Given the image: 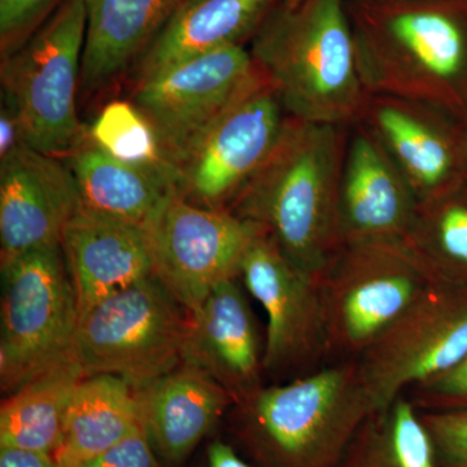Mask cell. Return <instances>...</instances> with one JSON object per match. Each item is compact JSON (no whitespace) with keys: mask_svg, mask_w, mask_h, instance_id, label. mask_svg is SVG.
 Instances as JSON below:
<instances>
[{"mask_svg":"<svg viewBox=\"0 0 467 467\" xmlns=\"http://www.w3.org/2000/svg\"><path fill=\"white\" fill-rule=\"evenodd\" d=\"M26 138L17 109L2 95L0 104V160L7 159L18 149L26 146Z\"/></svg>","mask_w":467,"mask_h":467,"instance_id":"obj_32","label":"cell"},{"mask_svg":"<svg viewBox=\"0 0 467 467\" xmlns=\"http://www.w3.org/2000/svg\"><path fill=\"white\" fill-rule=\"evenodd\" d=\"M0 467H60L52 454L45 451L0 445Z\"/></svg>","mask_w":467,"mask_h":467,"instance_id":"obj_34","label":"cell"},{"mask_svg":"<svg viewBox=\"0 0 467 467\" xmlns=\"http://www.w3.org/2000/svg\"><path fill=\"white\" fill-rule=\"evenodd\" d=\"M88 27L85 0H64L16 51L2 58V95L26 143L66 159L86 133L77 113Z\"/></svg>","mask_w":467,"mask_h":467,"instance_id":"obj_6","label":"cell"},{"mask_svg":"<svg viewBox=\"0 0 467 467\" xmlns=\"http://www.w3.org/2000/svg\"><path fill=\"white\" fill-rule=\"evenodd\" d=\"M85 91L109 88L138 60L181 0H85Z\"/></svg>","mask_w":467,"mask_h":467,"instance_id":"obj_21","label":"cell"},{"mask_svg":"<svg viewBox=\"0 0 467 467\" xmlns=\"http://www.w3.org/2000/svg\"><path fill=\"white\" fill-rule=\"evenodd\" d=\"M137 391L144 431L164 467H186L235 404L216 380L186 362Z\"/></svg>","mask_w":467,"mask_h":467,"instance_id":"obj_18","label":"cell"},{"mask_svg":"<svg viewBox=\"0 0 467 467\" xmlns=\"http://www.w3.org/2000/svg\"><path fill=\"white\" fill-rule=\"evenodd\" d=\"M140 427L142 417L134 386L110 374L86 376L73 393L55 460L60 467L81 465Z\"/></svg>","mask_w":467,"mask_h":467,"instance_id":"obj_23","label":"cell"},{"mask_svg":"<svg viewBox=\"0 0 467 467\" xmlns=\"http://www.w3.org/2000/svg\"><path fill=\"white\" fill-rule=\"evenodd\" d=\"M263 75L212 125L180 168V195L198 207L226 209L269 158L287 121Z\"/></svg>","mask_w":467,"mask_h":467,"instance_id":"obj_13","label":"cell"},{"mask_svg":"<svg viewBox=\"0 0 467 467\" xmlns=\"http://www.w3.org/2000/svg\"><path fill=\"white\" fill-rule=\"evenodd\" d=\"M144 232L153 275L193 313L214 287L239 278L243 254L257 227L226 209L198 207L173 193Z\"/></svg>","mask_w":467,"mask_h":467,"instance_id":"obj_12","label":"cell"},{"mask_svg":"<svg viewBox=\"0 0 467 467\" xmlns=\"http://www.w3.org/2000/svg\"><path fill=\"white\" fill-rule=\"evenodd\" d=\"M190 467H254L229 441L209 438Z\"/></svg>","mask_w":467,"mask_h":467,"instance_id":"obj_33","label":"cell"},{"mask_svg":"<svg viewBox=\"0 0 467 467\" xmlns=\"http://www.w3.org/2000/svg\"><path fill=\"white\" fill-rule=\"evenodd\" d=\"M85 377L69 356L5 395L0 407V445L54 456L73 393Z\"/></svg>","mask_w":467,"mask_h":467,"instance_id":"obj_24","label":"cell"},{"mask_svg":"<svg viewBox=\"0 0 467 467\" xmlns=\"http://www.w3.org/2000/svg\"><path fill=\"white\" fill-rule=\"evenodd\" d=\"M436 284L405 241L340 244L318 275L327 364L358 359Z\"/></svg>","mask_w":467,"mask_h":467,"instance_id":"obj_5","label":"cell"},{"mask_svg":"<svg viewBox=\"0 0 467 467\" xmlns=\"http://www.w3.org/2000/svg\"><path fill=\"white\" fill-rule=\"evenodd\" d=\"M66 162L78 187L81 208L146 230L173 193L167 175L125 164L91 140L88 130Z\"/></svg>","mask_w":467,"mask_h":467,"instance_id":"obj_22","label":"cell"},{"mask_svg":"<svg viewBox=\"0 0 467 467\" xmlns=\"http://www.w3.org/2000/svg\"><path fill=\"white\" fill-rule=\"evenodd\" d=\"M463 126H465V150H463L465 159H463V171H465V178L467 180V119L463 121Z\"/></svg>","mask_w":467,"mask_h":467,"instance_id":"obj_35","label":"cell"},{"mask_svg":"<svg viewBox=\"0 0 467 467\" xmlns=\"http://www.w3.org/2000/svg\"><path fill=\"white\" fill-rule=\"evenodd\" d=\"M64 0H0L2 58L16 51Z\"/></svg>","mask_w":467,"mask_h":467,"instance_id":"obj_29","label":"cell"},{"mask_svg":"<svg viewBox=\"0 0 467 467\" xmlns=\"http://www.w3.org/2000/svg\"><path fill=\"white\" fill-rule=\"evenodd\" d=\"M79 208L78 187L66 160L29 144L0 160V264L61 244Z\"/></svg>","mask_w":467,"mask_h":467,"instance_id":"obj_15","label":"cell"},{"mask_svg":"<svg viewBox=\"0 0 467 467\" xmlns=\"http://www.w3.org/2000/svg\"><path fill=\"white\" fill-rule=\"evenodd\" d=\"M76 467H164L150 447L143 426L109 451Z\"/></svg>","mask_w":467,"mask_h":467,"instance_id":"obj_31","label":"cell"},{"mask_svg":"<svg viewBox=\"0 0 467 467\" xmlns=\"http://www.w3.org/2000/svg\"><path fill=\"white\" fill-rule=\"evenodd\" d=\"M467 355V284L430 287L356 361L374 410Z\"/></svg>","mask_w":467,"mask_h":467,"instance_id":"obj_10","label":"cell"},{"mask_svg":"<svg viewBox=\"0 0 467 467\" xmlns=\"http://www.w3.org/2000/svg\"><path fill=\"white\" fill-rule=\"evenodd\" d=\"M451 117L420 101L368 94L358 124L382 147L422 202L465 178V126L459 130Z\"/></svg>","mask_w":467,"mask_h":467,"instance_id":"obj_14","label":"cell"},{"mask_svg":"<svg viewBox=\"0 0 467 467\" xmlns=\"http://www.w3.org/2000/svg\"><path fill=\"white\" fill-rule=\"evenodd\" d=\"M418 411L467 410V355L454 367L404 392Z\"/></svg>","mask_w":467,"mask_h":467,"instance_id":"obj_28","label":"cell"},{"mask_svg":"<svg viewBox=\"0 0 467 467\" xmlns=\"http://www.w3.org/2000/svg\"><path fill=\"white\" fill-rule=\"evenodd\" d=\"M239 279L267 316L265 376L292 380L327 365L318 276L292 263L257 227L243 254Z\"/></svg>","mask_w":467,"mask_h":467,"instance_id":"obj_11","label":"cell"},{"mask_svg":"<svg viewBox=\"0 0 467 467\" xmlns=\"http://www.w3.org/2000/svg\"><path fill=\"white\" fill-rule=\"evenodd\" d=\"M252 57L292 119L352 126L368 91L347 0L282 3L254 39Z\"/></svg>","mask_w":467,"mask_h":467,"instance_id":"obj_3","label":"cell"},{"mask_svg":"<svg viewBox=\"0 0 467 467\" xmlns=\"http://www.w3.org/2000/svg\"><path fill=\"white\" fill-rule=\"evenodd\" d=\"M356 359L264 386L234 404L230 442L254 467H337L373 413Z\"/></svg>","mask_w":467,"mask_h":467,"instance_id":"obj_2","label":"cell"},{"mask_svg":"<svg viewBox=\"0 0 467 467\" xmlns=\"http://www.w3.org/2000/svg\"><path fill=\"white\" fill-rule=\"evenodd\" d=\"M79 318L104 297L153 275L146 232L79 208L61 241Z\"/></svg>","mask_w":467,"mask_h":467,"instance_id":"obj_19","label":"cell"},{"mask_svg":"<svg viewBox=\"0 0 467 467\" xmlns=\"http://www.w3.org/2000/svg\"><path fill=\"white\" fill-rule=\"evenodd\" d=\"M349 130L288 117L275 150L229 207L315 276L339 247L337 195Z\"/></svg>","mask_w":467,"mask_h":467,"instance_id":"obj_1","label":"cell"},{"mask_svg":"<svg viewBox=\"0 0 467 467\" xmlns=\"http://www.w3.org/2000/svg\"><path fill=\"white\" fill-rule=\"evenodd\" d=\"M438 467H467V410L420 411Z\"/></svg>","mask_w":467,"mask_h":467,"instance_id":"obj_30","label":"cell"},{"mask_svg":"<svg viewBox=\"0 0 467 467\" xmlns=\"http://www.w3.org/2000/svg\"><path fill=\"white\" fill-rule=\"evenodd\" d=\"M238 281L218 285L201 308L190 313L182 353V362L216 380L235 404L265 386V346Z\"/></svg>","mask_w":467,"mask_h":467,"instance_id":"obj_17","label":"cell"},{"mask_svg":"<svg viewBox=\"0 0 467 467\" xmlns=\"http://www.w3.org/2000/svg\"><path fill=\"white\" fill-rule=\"evenodd\" d=\"M0 267V389L8 395L69 358L79 312L61 244Z\"/></svg>","mask_w":467,"mask_h":467,"instance_id":"obj_8","label":"cell"},{"mask_svg":"<svg viewBox=\"0 0 467 467\" xmlns=\"http://www.w3.org/2000/svg\"><path fill=\"white\" fill-rule=\"evenodd\" d=\"M303 2V0H284V5H287V7H294V5H299V3Z\"/></svg>","mask_w":467,"mask_h":467,"instance_id":"obj_36","label":"cell"},{"mask_svg":"<svg viewBox=\"0 0 467 467\" xmlns=\"http://www.w3.org/2000/svg\"><path fill=\"white\" fill-rule=\"evenodd\" d=\"M409 247L436 281L467 284V180L418 202Z\"/></svg>","mask_w":467,"mask_h":467,"instance_id":"obj_26","label":"cell"},{"mask_svg":"<svg viewBox=\"0 0 467 467\" xmlns=\"http://www.w3.org/2000/svg\"><path fill=\"white\" fill-rule=\"evenodd\" d=\"M337 467H438V463L420 411L402 393L365 420Z\"/></svg>","mask_w":467,"mask_h":467,"instance_id":"obj_25","label":"cell"},{"mask_svg":"<svg viewBox=\"0 0 467 467\" xmlns=\"http://www.w3.org/2000/svg\"><path fill=\"white\" fill-rule=\"evenodd\" d=\"M261 77L244 45L226 46L135 82L131 103L155 129L165 156L180 173L212 125Z\"/></svg>","mask_w":467,"mask_h":467,"instance_id":"obj_9","label":"cell"},{"mask_svg":"<svg viewBox=\"0 0 467 467\" xmlns=\"http://www.w3.org/2000/svg\"><path fill=\"white\" fill-rule=\"evenodd\" d=\"M88 133L112 158L167 175L177 183L180 192V173L165 156L155 129L131 101H109L92 122Z\"/></svg>","mask_w":467,"mask_h":467,"instance_id":"obj_27","label":"cell"},{"mask_svg":"<svg viewBox=\"0 0 467 467\" xmlns=\"http://www.w3.org/2000/svg\"><path fill=\"white\" fill-rule=\"evenodd\" d=\"M348 14L368 94L467 119V36L453 15L435 0H359Z\"/></svg>","mask_w":467,"mask_h":467,"instance_id":"obj_4","label":"cell"},{"mask_svg":"<svg viewBox=\"0 0 467 467\" xmlns=\"http://www.w3.org/2000/svg\"><path fill=\"white\" fill-rule=\"evenodd\" d=\"M189 324V310L150 275L86 312L70 356L86 376L110 374L140 389L182 362Z\"/></svg>","mask_w":467,"mask_h":467,"instance_id":"obj_7","label":"cell"},{"mask_svg":"<svg viewBox=\"0 0 467 467\" xmlns=\"http://www.w3.org/2000/svg\"><path fill=\"white\" fill-rule=\"evenodd\" d=\"M418 198L364 126H350L337 195L339 245L405 241Z\"/></svg>","mask_w":467,"mask_h":467,"instance_id":"obj_16","label":"cell"},{"mask_svg":"<svg viewBox=\"0 0 467 467\" xmlns=\"http://www.w3.org/2000/svg\"><path fill=\"white\" fill-rule=\"evenodd\" d=\"M278 0H181L135 66V82L256 36Z\"/></svg>","mask_w":467,"mask_h":467,"instance_id":"obj_20","label":"cell"}]
</instances>
